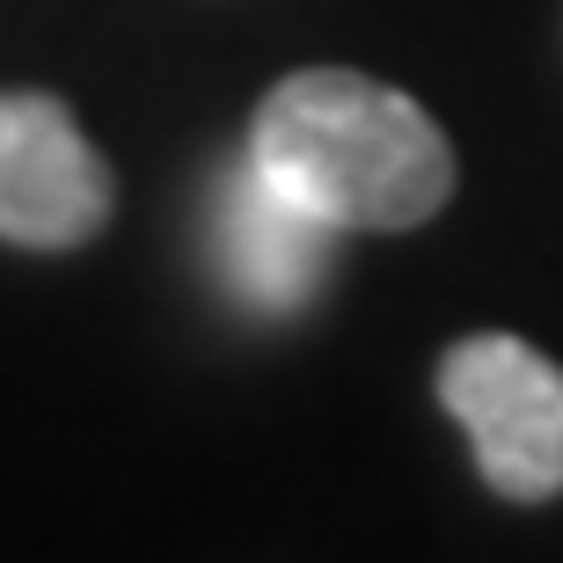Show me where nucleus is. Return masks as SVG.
Returning a JSON list of instances; mask_svg holds the SVG:
<instances>
[{"label":"nucleus","mask_w":563,"mask_h":563,"mask_svg":"<svg viewBox=\"0 0 563 563\" xmlns=\"http://www.w3.org/2000/svg\"><path fill=\"white\" fill-rule=\"evenodd\" d=\"M118 212V176L59 96H0V242L81 250Z\"/></svg>","instance_id":"obj_3"},{"label":"nucleus","mask_w":563,"mask_h":563,"mask_svg":"<svg viewBox=\"0 0 563 563\" xmlns=\"http://www.w3.org/2000/svg\"><path fill=\"white\" fill-rule=\"evenodd\" d=\"M250 162L344 234L424 228L454 198V146L432 110L352 66L278 81L250 125Z\"/></svg>","instance_id":"obj_1"},{"label":"nucleus","mask_w":563,"mask_h":563,"mask_svg":"<svg viewBox=\"0 0 563 563\" xmlns=\"http://www.w3.org/2000/svg\"><path fill=\"white\" fill-rule=\"evenodd\" d=\"M336 234L344 228H330L322 212L286 198L256 162H242L212 190V256H220V278H228V292L256 314L308 308L322 272H330Z\"/></svg>","instance_id":"obj_4"},{"label":"nucleus","mask_w":563,"mask_h":563,"mask_svg":"<svg viewBox=\"0 0 563 563\" xmlns=\"http://www.w3.org/2000/svg\"><path fill=\"white\" fill-rule=\"evenodd\" d=\"M439 402L468 432L483 483L512 505L563 498V366L520 336H461L439 358Z\"/></svg>","instance_id":"obj_2"}]
</instances>
